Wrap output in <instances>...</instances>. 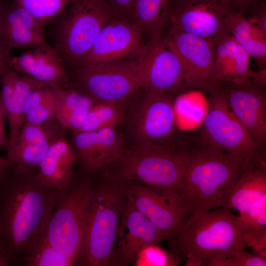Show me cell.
Returning <instances> with one entry per match:
<instances>
[{
  "mask_svg": "<svg viewBox=\"0 0 266 266\" xmlns=\"http://www.w3.org/2000/svg\"><path fill=\"white\" fill-rule=\"evenodd\" d=\"M169 13V0H134L132 19L149 38L162 35Z\"/></svg>",
  "mask_w": 266,
  "mask_h": 266,
  "instance_id": "27",
  "label": "cell"
},
{
  "mask_svg": "<svg viewBox=\"0 0 266 266\" xmlns=\"http://www.w3.org/2000/svg\"><path fill=\"white\" fill-rule=\"evenodd\" d=\"M78 156L65 135L55 140L37 167V175L46 186L60 190L71 180Z\"/></svg>",
  "mask_w": 266,
  "mask_h": 266,
  "instance_id": "23",
  "label": "cell"
},
{
  "mask_svg": "<svg viewBox=\"0 0 266 266\" xmlns=\"http://www.w3.org/2000/svg\"><path fill=\"white\" fill-rule=\"evenodd\" d=\"M136 61L141 89L169 93L188 90L181 63L162 35L149 38Z\"/></svg>",
  "mask_w": 266,
  "mask_h": 266,
  "instance_id": "11",
  "label": "cell"
},
{
  "mask_svg": "<svg viewBox=\"0 0 266 266\" xmlns=\"http://www.w3.org/2000/svg\"><path fill=\"white\" fill-rule=\"evenodd\" d=\"M114 17L104 0H75L46 24L49 44L66 69L78 66Z\"/></svg>",
  "mask_w": 266,
  "mask_h": 266,
  "instance_id": "5",
  "label": "cell"
},
{
  "mask_svg": "<svg viewBox=\"0 0 266 266\" xmlns=\"http://www.w3.org/2000/svg\"><path fill=\"white\" fill-rule=\"evenodd\" d=\"M266 69L243 81L219 86L236 117L259 146H266Z\"/></svg>",
  "mask_w": 266,
  "mask_h": 266,
  "instance_id": "13",
  "label": "cell"
},
{
  "mask_svg": "<svg viewBox=\"0 0 266 266\" xmlns=\"http://www.w3.org/2000/svg\"><path fill=\"white\" fill-rule=\"evenodd\" d=\"M55 88L49 85H44L31 93L24 105V121L40 124L55 119Z\"/></svg>",
  "mask_w": 266,
  "mask_h": 266,
  "instance_id": "28",
  "label": "cell"
},
{
  "mask_svg": "<svg viewBox=\"0 0 266 266\" xmlns=\"http://www.w3.org/2000/svg\"><path fill=\"white\" fill-rule=\"evenodd\" d=\"M244 15L250 23L266 34V4L265 0L249 6L245 10Z\"/></svg>",
  "mask_w": 266,
  "mask_h": 266,
  "instance_id": "38",
  "label": "cell"
},
{
  "mask_svg": "<svg viewBox=\"0 0 266 266\" xmlns=\"http://www.w3.org/2000/svg\"><path fill=\"white\" fill-rule=\"evenodd\" d=\"M56 120L34 124L24 121L14 141L6 148L10 165L37 168L52 143L65 135Z\"/></svg>",
  "mask_w": 266,
  "mask_h": 266,
  "instance_id": "17",
  "label": "cell"
},
{
  "mask_svg": "<svg viewBox=\"0 0 266 266\" xmlns=\"http://www.w3.org/2000/svg\"><path fill=\"white\" fill-rule=\"evenodd\" d=\"M266 195V166L248 168L233 186L223 208L235 209L240 215Z\"/></svg>",
  "mask_w": 266,
  "mask_h": 266,
  "instance_id": "24",
  "label": "cell"
},
{
  "mask_svg": "<svg viewBox=\"0 0 266 266\" xmlns=\"http://www.w3.org/2000/svg\"><path fill=\"white\" fill-rule=\"evenodd\" d=\"M143 90L130 102L125 122L134 143L170 144L177 135L174 98L169 93Z\"/></svg>",
  "mask_w": 266,
  "mask_h": 266,
  "instance_id": "10",
  "label": "cell"
},
{
  "mask_svg": "<svg viewBox=\"0 0 266 266\" xmlns=\"http://www.w3.org/2000/svg\"><path fill=\"white\" fill-rule=\"evenodd\" d=\"M243 243L245 248H251L254 254L266 260V227L246 230Z\"/></svg>",
  "mask_w": 266,
  "mask_h": 266,
  "instance_id": "37",
  "label": "cell"
},
{
  "mask_svg": "<svg viewBox=\"0 0 266 266\" xmlns=\"http://www.w3.org/2000/svg\"><path fill=\"white\" fill-rule=\"evenodd\" d=\"M266 260L240 249L217 263L216 266H266Z\"/></svg>",
  "mask_w": 266,
  "mask_h": 266,
  "instance_id": "36",
  "label": "cell"
},
{
  "mask_svg": "<svg viewBox=\"0 0 266 266\" xmlns=\"http://www.w3.org/2000/svg\"><path fill=\"white\" fill-rule=\"evenodd\" d=\"M143 35L133 21L114 17L103 28L89 51L75 68L136 59L144 45Z\"/></svg>",
  "mask_w": 266,
  "mask_h": 266,
  "instance_id": "16",
  "label": "cell"
},
{
  "mask_svg": "<svg viewBox=\"0 0 266 266\" xmlns=\"http://www.w3.org/2000/svg\"><path fill=\"white\" fill-rule=\"evenodd\" d=\"M113 165L115 169L111 173L118 179L148 186L179 203L186 164L183 153L172 143H134Z\"/></svg>",
  "mask_w": 266,
  "mask_h": 266,
  "instance_id": "6",
  "label": "cell"
},
{
  "mask_svg": "<svg viewBox=\"0 0 266 266\" xmlns=\"http://www.w3.org/2000/svg\"><path fill=\"white\" fill-rule=\"evenodd\" d=\"M10 57L7 65L18 73L54 87H68L66 68L56 50L48 43Z\"/></svg>",
  "mask_w": 266,
  "mask_h": 266,
  "instance_id": "20",
  "label": "cell"
},
{
  "mask_svg": "<svg viewBox=\"0 0 266 266\" xmlns=\"http://www.w3.org/2000/svg\"><path fill=\"white\" fill-rule=\"evenodd\" d=\"M2 2V0H0V8H1ZM9 51L7 50H6L5 49L3 48L2 47H1L0 46V51Z\"/></svg>",
  "mask_w": 266,
  "mask_h": 266,
  "instance_id": "45",
  "label": "cell"
},
{
  "mask_svg": "<svg viewBox=\"0 0 266 266\" xmlns=\"http://www.w3.org/2000/svg\"><path fill=\"white\" fill-rule=\"evenodd\" d=\"M10 165V164L5 157L0 156V176L2 174L6 167Z\"/></svg>",
  "mask_w": 266,
  "mask_h": 266,
  "instance_id": "43",
  "label": "cell"
},
{
  "mask_svg": "<svg viewBox=\"0 0 266 266\" xmlns=\"http://www.w3.org/2000/svg\"><path fill=\"white\" fill-rule=\"evenodd\" d=\"M81 253L77 266H111L126 194L124 181L112 174L94 178Z\"/></svg>",
  "mask_w": 266,
  "mask_h": 266,
  "instance_id": "4",
  "label": "cell"
},
{
  "mask_svg": "<svg viewBox=\"0 0 266 266\" xmlns=\"http://www.w3.org/2000/svg\"><path fill=\"white\" fill-rule=\"evenodd\" d=\"M231 210L218 208L187 215L169 239L170 253L186 266H216L240 249H245L246 231Z\"/></svg>",
  "mask_w": 266,
  "mask_h": 266,
  "instance_id": "3",
  "label": "cell"
},
{
  "mask_svg": "<svg viewBox=\"0 0 266 266\" xmlns=\"http://www.w3.org/2000/svg\"><path fill=\"white\" fill-rule=\"evenodd\" d=\"M69 142L78 156L80 169L89 173L102 169L96 131L71 132Z\"/></svg>",
  "mask_w": 266,
  "mask_h": 266,
  "instance_id": "30",
  "label": "cell"
},
{
  "mask_svg": "<svg viewBox=\"0 0 266 266\" xmlns=\"http://www.w3.org/2000/svg\"><path fill=\"white\" fill-rule=\"evenodd\" d=\"M180 0H169V4L176 2Z\"/></svg>",
  "mask_w": 266,
  "mask_h": 266,
  "instance_id": "46",
  "label": "cell"
},
{
  "mask_svg": "<svg viewBox=\"0 0 266 266\" xmlns=\"http://www.w3.org/2000/svg\"><path fill=\"white\" fill-rule=\"evenodd\" d=\"M10 265L9 261L5 257L0 256V266H8Z\"/></svg>",
  "mask_w": 266,
  "mask_h": 266,
  "instance_id": "44",
  "label": "cell"
},
{
  "mask_svg": "<svg viewBox=\"0 0 266 266\" xmlns=\"http://www.w3.org/2000/svg\"><path fill=\"white\" fill-rule=\"evenodd\" d=\"M215 60L213 85L237 83L257 76L250 68L251 57L228 32L214 41Z\"/></svg>",
  "mask_w": 266,
  "mask_h": 266,
  "instance_id": "22",
  "label": "cell"
},
{
  "mask_svg": "<svg viewBox=\"0 0 266 266\" xmlns=\"http://www.w3.org/2000/svg\"><path fill=\"white\" fill-rule=\"evenodd\" d=\"M124 208L117 228L111 266H128L145 246L169 239L171 234L154 225L135 207L127 193Z\"/></svg>",
  "mask_w": 266,
  "mask_h": 266,
  "instance_id": "15",
  "label": "cell"
},
{
  "mask_svg": "<svg viewBox=\"0 0 266 266\" xmlns=\"http://www.w3.org/2000/svg\"><path fill=\"white\" fill-rule=\"evenodd\" d=\"M164 39L181 63L188 90L205 91L213 85L215 51L213 40L170 29Z\"/></svg>",
  "mask_w": 266,
  "mask_h": 266,
  "instance_id": "14",
  "label": "cell"
},
{
  "mask_svg": "<svg viewBox=\"0 0 266 266\" xmlns=\"http://www.w3.org/2000/svg\"><path fill=\"white\" fill-rule=\"evenodd\" d=\"M44 85L48 84L20 75L8 66L4 68L0 91L9 129L7 146L14 141L24 123V108L28 97L33 90Z\"/></svg>",
  "mask_w": 266,
  "mask_h": 266,
  "instance_id": "21",
  "label": "cell"
},
{
  "mask_svg": "<svg viewBox=\"0 0 266 266\" xmlns=\"http://www.w3.org/2000/svg\"><path fill=\"white\" fill-rule=\"evenodd\" d=\"M21 264L25 266H73L50 243L46 231L28 250Z\"/></svg>",
  "mask_w": 266,
  "mask_h": 266,
  "instance_id": "31",
  "label": "cell"
},
{
  "mask_svg": "<svg viewBox=\"0 0 266 266\" xmlns=\"http://www.w3.org/2000/svg\"><path fill=\"white\" fill-rule=\"evenodd\" d=\"M238 217L246 230L266 227V195Z\"/></svg>",
  "mask_w": 266,
  "mask_h": 266,
  "instance_id": "35",
  "label": "cell"
},
{
  "mask_svg": "<svg viewBox=\"0 0 266 266\" xmlns=\"http://www.w3.org/2000/svg\"><path fill=\"white\" fill-rule=\"evenodd\" d=\"M124 183L135 207L158 228L171 236L178 230L186 216L178 201L144 184Z\"/></svg>",
  "mask_w": 266,
  "mask_h": 266,
  "instance_id": "18",
  "label": "cell"
},
{
  "mask_svg": "<svg viewBox=\"0 0 266 266\" xmlns=\"http://www.w3.org/2000/svg\"><path fill=\"white\" fill-rule=\"evenodd\" d=\"M44 28L75 0H14Z\"/></svg>",
  "mask_w": 266,
  "mask_h": 266,
  "instance_id": "33",
  "label": "cell"
},
{
  "mask_svg": "<svg viewBox=\"0 0 266 266\" xmlns=\"http://www.w3.org/2000/svg\"><path fill=\"white\" fill-rule=\"evenodd\" d=\"M100 160L102 168L113 165L123 156L126 148L124 137L116 127L96 131Z\"/></svg>",
  "mask_w": 266,
  "mask_h": 266,
  "instance_id": "32",
  "label": "cell"
},
{
  "mask_svg": "<svg viewBox=\"0 0 266 266\" xmlns=\"http://www.w3.org/2000/svg\"><path fill=\"white\" fill-rule=\"evenodd\" d=\"M244 13L231 11L227 19V28L237 43L253 58L263 69L266 64V34L250 23Z\"/></svg>",
  "mask_w": 266,
  "mask_h": 266,
  "instance_id": "26",
  "label": "cell"
},
{
  "mask_svg": "<svg viewBox=\"0 0 266 266\" xmlns=\"http://www.w3.org/2000/svg\"><path fill=\"white\" fill-rule=\"evenodd\" d=\"M92 173L81 169L58 190L46 229L50 243L77 266L83 243L88 207L93 194Z\"/></svg>",
  "mask_w": 266,
  "mask_h": 266,
  "instance_id": "7",
  "label": "cell"
},
{
  "mask_svg": "<svg viewBox=\"0 0 266 266\" xmlns=\"http://www.w3.org/2000/svg\"><path fill=\"white\" fill-rule=\"evenodd\" d=\"M172 143L185 160L179 201L186 216L224 207L237 180L253 168L211 142L200 129L177 135Z\"/></svg>",
  "mask_w": 266,
  "mask_h": 266,
  "instance_id": "2",
  "label": "cell"
},
{
  "mask_svg": "<svg viewBox=\"0 0 266 266\" xmlns=\"http://www.w3.org/2000/svg\"><path fill=\"white\" fill-rule=\"evenodd\" d=\"M44 27L14 0H2L0 12V46L31 49L47 44Z\"/></svg>",
  "mask_w": 266,
  "mask_h": 266,
  "instance_id": "19",
  "label": "cell"
},
{
  "mask_svg": "<svg viewBox=\"0 0 266 266\" xmlns=\"http://www.w3.org/2000/svg\"><path fill=\"white\" fill-rule=\"evenodd\" d=\"M205 92L208 107L200 130L220 149L245 161L253 168L266 166V150L261 148L231 110L222 88L213 85Z\"/></svg>",
  "mask_w": 266,
  "mask_h": 266,
  "instance_id": "8",
  "label": "cell"
},
{
  "mask_svg": "<svg viewBox=\"0 0 266 266\" xmlns=\"http://www.w3.org/2000/svg\"><path fill=\"white\" fill-rule=\"evenodd\" d=\"M68 87L95 102L125 106L141 88L136 59H127L71 69Z\"/></svg>",
  "mask_w": 266,
  "mask_h": 266,
  "instance_id": "9",
  "label": "cell"
},
{
  "mask_svg": "<svg viewBox=\"0 0 266 266\" xmlns=\"http://www.w3.org/2000/svg\"><path fill=\"white\" fill-rule=\"evenodd\" d=\"M6 119V113L0 91V146L4 147L5 148L8 145V138L6 136L4 128V122Z\"/></svg>",
  "mask_w": 266,
  "mask_h": 266,
  "instance_id": "40",
  "label": "cell"
},
{
  "mask_svg": "<svg viewBox=\"0 0 266 266\" xmlns=\"http://www.w3.org/2000/svg\"><path fill=\"white\" fill-rule=\"evenodd\" d=\"M229 0H180L169 4V29L214 41L228 32Z\"/></svg>",
  "mask_w": 266,
  "mask_h": 266,
  "instance_id": "12",
  "label": "cell"
},
{
  "mask_svg": "<svg viewBox=\"0 0 266 266\" xmlns=\"http://www.w3.org/2000/svg\"><path fill=\"white\" fill-rule=\"evenodd\" d=\"M180 263L171 253L156 244L147 245L141 249L133 262L135 266H174Z\"/></svg>",
  "mask_w": 266,
  "mask_h": 266,
  "instance_id": "34",
  "label": "cell"
},
{
  "mask_svg": "<svg viewBox=\"0 0 266 266\" xmlns=\"http://www.w3.org/2000/svg\"><path fill=\"white\" fill-rule=\"evenodd\" d=\"M126 117L124 105L95 102L82 125L75 132H93L107 127H116L125 122Z\"/></svg>",
  "mask_w": 266,
  "mask_h": 266,
  "instance_id": "29",
  "label": "cell"
},
{
  "mask_svg": "<svg viewBox=\"0 0 266 266\" xmlns=\"http://www.w3.org/2000/svg\"><path fill=\"white\" fill-rule=\"evenodd\" d=\"M55 119L66 129L76 131L82 125L95 102L70 87H55Z\"/></svg>",
  "mask_w": 266,
  "mask_h": 266,
  "instance_id": "25",
  "label": "cell"
},
{
  "mask_svg": "<svg viewBox=\"0 0 266 266\" xmlns=\"http://www.w3.org/2000/svg\"><path fill=\"white\" fill-rule=\"evenodd\" d=\"M58 190L45 186L37 168L10 165L0 176V256L13 266L45 233Z\"/></svg>",
  "mask_w": 266,
  "mask_h": 266,
  "instance_id": "1",
  "label": "cell"
},
{
  "mask_svg": "<svg viewBox=\"0 0 266 266\" xmlns=\"http://www.w3.org/2000/svg\"><path fill=\"white\" fill-rule=\"evenodd\" d=\"M10 56V51H0V85L3 71L5 67L7 66V60Z\"/></svg>",
  "mask_w": 266,
  "mask_h": 266,
  "instance_id": "42",
  "label": "cell"
},
{
  "mask_svg": "<svg viewBox=\"0 0 266 266\" xmlns=\"http://www.w3.org/2000/svg\"><path fill=\"white\" fill-rule=\"evenodd\" d=\"M115 17L132 21V12L134 0H104Z\"/></svg>",
  "mask_w": 266,
  "mask_h": 266,
  "instance_id": "39",
  "label": "cell"
},
{
  "mask_svg": "<svg viewBox=\"0 0 266 266\" xmlns=\"http://www.w3.org/2000/svg\"><path fill=\"white\" fill-rule=\"evenodd\" d=\"M264 0H229L232 11L244 13L249 6Z\"/></svg>",
  "mask_w": 266,
  "mask_h": 266,
  "instance_id": "41",
  "label": "cell"
}]
</instances>
